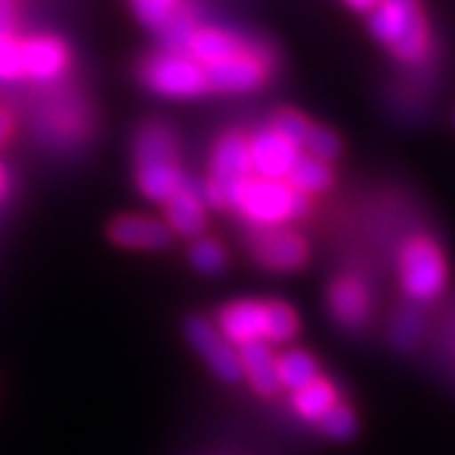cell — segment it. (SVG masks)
Masks as SVG:
<instances>
[{
  "instance_id": "6",
  "label": "cell",
  "mask_w": 455,
  "mask_h": 455,
  "mask_svg": "<svg viewBox=\"0 0 455 455\" xmlns=\"http://www.w3.org/2000/svg\"><path fill=\"white\" fill-rule=\"evenodd\" d=\"M142 82L160 97L193 99L208 92L205 68L185 51H160L142 66Z\"/></svg>"
},
{
  "instance_id": "18",
  "label": "cell",
  "mask_w": 455,
  "mask_h": 455,
  "mask_svg": "<svg viewBox=\"0 0 455 455\" xmlns=\"http://www.w3.org/2000/svg\"><path fill=\"white\" fill-rule=\"evenodd\" d=\"M291 395L293 412H296L301 420H307V423H319L326 412L339 403V390H337V385H334L331 379H324V377L314 379L307 387L291 392Z\"/></svg>"
},
{
  "instance_id": "15",
  "label": "cell",
  "mask_w": 455,
  "mask_h": 455,
  "mask_svg": "<svg viewBox=\"0 0 455 455\" xmlns=\"http://www.w3.org/2000/svg\"><path fill=\"white\" fill-rule=\"evenodd\" d=\"M164 205H167L170 230L188 238H196L205 230V196H203V188H197L193 180H188L185 188L170 197Z\"/></svg>"
},
{
  "instance_id": "31",
  "label": "cell",
  "mask_w": 455,
  "mask_h": 455,
  "mask_svg": "<svg viewBox=\"0 0 455 455\" xmlns=\"http://www.w3.org/2000/svg\"><path fill=\"white\" fill-rule=\"evenodd\" d=\"M352 11H359V13H370L374 5L379 3V0H344Z\"/></svg>"
},
{
  "instance_id": "4",
  "label": "cell",
  "mask_w": 455,
  "mask_h": 455,
  "mask_svg": "<svg viewBox=\"0 0 455 455\" xmlns=\"http://www.w3.org/2000/svg\"><path fill=\"white\" fill-rule=\"evenodd\" d=\"M400 289L410 304L425 307L448 286V260L440 245L427 235H415L400 248Z\"/></svg>"
},
{
  "instance_id": "23",
  "label": "cell",
  "mask_w": 455,
  "mask_h": 455,
  "mask_svg": "<svg viewBox=\"0 0 455 455\" xmlns=\"http://www.w3.org/2000/svg\"><path fill=\"white\" fill-rule=\"evenodd\" d=\"M188 256H190L193 268H196L197 274H203V276H218V274H223L228 268L226 248L218 241H212V238L196 241V243L190 245Z\"/></svg>"
},
{
  "instance_id": "11",
  "label": "cell",
  "mask_w": 455,
  "mask_h": 455,
  "mask_svg": "<svg viewBox=\"0 0 455 455\" xmlns=\"http://www.w3.org/2000/svg\"><path fill=\"white\" fill-rule=\"evenodd\" d=\"M248 152L253 175L266 180H286L296 160L301 157V147L293 145L274 127H263L253 137H248Z\"/></svg>"
},
{
  "instance_id": "28",
  "label": "cell",
  "mask_w": 455,
  "mask_h": 455,
  "mask_svg": "<svg viewBox=\"0 0 455 455\" xmlns=\"http://www.w3.org/2000/svg\"><path fill=\"white\" fill-rule=\"evenodd\" d=\"M132 8H134V13L140 16V20L149 26V28H163L164 23L172 18L175 13V8L172 5H167L163 0H132Z\"/></svg>"
},
{
  "instance_id": "12",
  "label": "cell",
  "mask_w": 455,
  "mask_h": 455,
  "mask_svg": "<svg viewBox=\"0 0 455 455\" xmlns=\"http://www.w3.org/2000/svg\"><path fill=\"white\" fill-rule=\"evenodd\" d=\"M23 76L38 84L61 79L68 68V49L56 36H31L20 41Z\"/></svg>"
},
{
  "instance_id": "8",
  "label": "cell",
  "mask_w": 455,
  "mask_h": 455,
  "mask_svg": "<svg viewBox=\"0 0 455 455\" xmlns=\"http://www.w3.org/2000/svg\"><path fill=\"white\" fill-rule=\"evenodd\" d=\"M185 337L197 355L205 359V364L211 367L218 379H223L228 385L243 379L238 347H233L220 334V329L208 322L205 316H190L185 322Z\"/></svg>"
},
{
  "instance_id": "7",
  "label": "cell",
  "mask_w": 455,
  "mask_h": 455,
  "mask_svg": "<svg viewBox=\"0 0 455 455\" xmlns=\"http://www.w3.org/2000/svg\"><path fill=\"white\" fill-rule=\"evenodd\" d=\"M268 74H271V51L260 44L205 68L208 89L220 94H248L263 86Z\"/></svg>"
},
{
  "instance_id": "13",
  "label": "cell",
  "mask_w": 455,
  "mask_h": 455,
  "mask_svg": "<svg viewBox=\"0 0 455 455\" xmlns=\"http://www.w3.org/2000/svg\"><path fill=\"white\" fill-rule=\"evenodd\" d=\"M256 46V41L245 38L241 33L226 31V28H215V26H205V28H197L188 44V56L197 61L203 68H208L212 64H220L230 56H238L243 51H251Z\"/></svg>"
},
{
  "instance_id": "16",
  "label": "cell",
  "mask_w": 455,
  "mask_h": 455,
  "mask_svg": "<svg viewBox=\"0 0 455 455\" xmlns=\"http://www.w3.org/2000/svg\"><path fill=\"white\" fill-rule=\"evenodd\" d=\"M238 355H241L243 377L251 382V387L259 395H263V397H271L278 390L274 347L266 344V341H251V344L238 347Z\"/></svg>"
},
{
  "instance_id": "21",
  "label": "cell",
  "mask_w": 455,
  "mask_h": 455,
  "mask_svg": "<svg viewBox=\"0 0 455 455\" xmlns=\"http://www.w3.org/2000/svg\"><path fill=\"white\" fill-rule=\"evenodd\" d=\"M286 182L291 185L296 193H301V196H319V193H326V190L331 188L334 172H331L329 163L316 160V157L301 152V157L296 160L293 170L289 172V178H286Z\"/></svg>"
},
{
  "instance_id": "30",
  "label": "cell",
  "mask_w": 455,
  "mask_h": 455,
  "mask_svg": "<svg viewBox=\"0 0 455 455\" xmlns=\"http://www.w3.org/2000/svg\"><path fill=\"white\" fill-rule=\"evenodd\" d=\"M11 130H13V122H11V114L3 112L0 109V145L8 140V134H11Z\"/></svg>"
},
{
  "instance_id": "24",
  "label": "cell",
  "mask_w": 455,
  "mask_h": 455,
  "mask_svg": "<svg viewBox=\"0 0 455 455\" xmlns=\"http://www.w3.org/2000/svg\"><path fill=\"white\" fill-rule=\"evenodd\" d=\"M196 31V16L188 8H175L172 18L160 28L164 41V51H188V44H190V38H193Z\"/></svg>"
},
{
  "instance_id": "10",
  "label": "cell",
  "mask_w": 455,
  "mask_h": 455,
  "mask_svg": "<svg viewBox=\"0 0 455 455\" xmlns=\"http://www.w3.org/2000/svg\"><path fill=\"white\" fill-rule=\"evenodd\" d=\"M326 304L331 319L347 329V331H359L370 324L372 316V291L370 286L355 274L339 276L331 281L329 291H326Z\"/></svg>"
},
{
  "instance_id": "3",
  "label": "cell",
  "mask_w": 455,
  "mask_h": 455,
  "mask_svg": "<svg viewBox=\"0 0 455 455\" xmlns=\"http://www.w3.org/2000/svg\"><path fill=\"white\" fill-rule=\"evenodd\" d=\"M233 211L253 230L283 228L309 212V197L296 193L286 180H266L253 175L238 190Z\"/></svg>"
},
{
  "instance_id": "17",
  "label": "cell",
  "mask_w": 455,
  "mask_h": 455,
  "mask_svg": "<svg viewBox=\"0 0 455 455\" xmlns=\"http://www.w3.org/2000/svg\"><path fill=\"white\" fill-rule=\"evenodd\" d=\"M185 182H188V178L178 167V163L140 164L137 167L140 193L152 203H167L170 197L185 188Z\"/></svg>"
},
{
  "instance_id": "9",
  "label": "cell",
  "mask_w": 455,
  "mask_h": 455,
  "mask_svg": "<svg viewBox=\"0 0 455 455\" xmlns=\"http://www.w3.org/2000/svg\"><path fill=\"white\" fill-rule=\"evenodd\" d=\"M251 253L268 271H299L309 260V243L304 235L289 228H268L256 230L251 238Z\"/></svg>"
},
{
  "instance_id": "22",
  "label": "cell",
  "mask_w": 455,
  "mask_h": 455,
  "mask_svg": "<svg viewBox=\"0 0 455 455\" xmlns=\"http://www.w3.org/2000/svg\"><path fill=\"white\" fill-rule=\"evenodd\" d=\"M425 331L423 309L418 304L405 301L403 307H397L392 314L390 326H387V341L397 352H410Z\"/></svg>"
},
{
  "instance_id": "33",
  "label": "cell",
  "mask_w": 455,
  "mask_h": 455,
  "mask_svg": "<svg viewBox=\"0 0 455 455\" xmlns=\"http://www.w3.org/2000/svg\"><path fill=\"white\" fill-rule=\"evenodd\" d=\"M163 3H167V5H172V8H178V0H163Z\"/></svg>"
},
{
  "instance_id": "27",
  "label": "cell",
  "mask_w": 455,
  "mask_h": 455,
  "mask_svg": "<svg viewBox=\"0 0 455 455\" xmlns=\"http://www.w3.org/2000/svg\"><path fill=\"white\" fill-rule=\"evenodd\" d=\"M18 79H26L20 41L11 33H0V84H11Z\"/></svg>"
},
{
  "instance_id": "25",
  "label": "cell",
  "mask_w": 455,
  "mask_h": 455,
  "mask_svg": "<svg viewBox=\"0 0 455 455\" xmlns=\"http://www.w3.org/2000/svg\"><path fill=\"white\" fill-rule=\"evenodd\" d=\"M316 425H319V430H322L329 440L344 443V440H349L357 433V415H355L352 407L339 400V403L331 407Z\"/></svg>"
},
{
  "instance_id": "19",
  "label": "cell",
  "mask_w": 455,
  "mask_h": 455,
  "mask_svg": "<svg viewBox=\"0 0 455 455\" xmlns=\"http://www.w3.org/2000/svg\"><path fill=\"white\" fill-rule=\"evenodd\" d=\"M178 157V142L175 134L167 130L164 124H147L137 134L134 145V160L140 164H157V163H175Z\"/></svg>"
},
{
  "instance_id": "32",
  "label": "cell",
  "mask_w": 455,
  "mask_h": 455,
  "mask_svg": "<svg viewBox=\"0 0 455 455\" xmlns=\"http://www.w3.org/2000/svg\"><path fill=\"white\" fill-rule=\"evenodd\" d=\"M5 190H8V180H5V172L0 170V200L5 196Z\"/></svg>"
},
{
  "instance_id": "5",
  "label": "cell",
  "mask_w": 455,
  "mask_h": 455,
  "mask_svg": "<svg viewBox=\"0 0 455 455\" xmlns=\"http://www.w3.org/2000/svg\"><path fill=\"white\" fill-rule=\"evenodd\" d=\"M248 178H253L248 137L230 132L220 137V142L212 149L211 178L203 185L205 203L212 208H233L235 196Z\"/></svg>"
},
{
  "instance_id": "1",
  "label": "cell",
  "mask_w": 455,
  "mask_h": 455,
  "mask_svg": "<svg viewBox=\"0 0 455 455\" xmlns=\"http://www.w3.org/2000/svg\"><path fill=\"white\" fill-rule=\"evenodd\" d=\"M370 31L403 64L418 66L430 56V28L418 0H379L370 11Z\"/></svg>"
},
{
  "instance_id": "29",
  "label": "cell",
  "mask_w": 455,
  "mask_h": 455,
  "mask_svg": "<svg viewBox=\"0 0 455 455\" xmlns=\"http://www.w3.org/2000/svg\"><path fill=\"white\" fill-rule=\"evenodd\" d=\"M271 127L281 132L286 140H291L293 145L301 147V142H304V137H307V132L311 127V122L307 116H301V114L296 112H278L274 116V124Z\"/></svg>"
},
{
  "instance_id": "2",
  "label": "cell",
  "mask_w": 455,
  "mask_h": 455,
  "mask_svg": "<svg viewBox=\"0 0 455 455\" xmlns=\"http://www.w3.org/2000/svg\"><path fill=\"white\" fill-rule=\"evenodd\" d=\"M215 326L233 347L251 341L289 344L299 334V316L283 301H235L220 309Z\"/></svg>"
},
{
  "instance_id": "14",
  "label": "cell",
  "mask_w": 455,
  "mask_h": 455,
  "mask_svg": "<svg viewBox=\"0 0 455 455\" xmlns=\"http://www.w3.org/2000/svg\"><path fill=\"white\" fill-rule=\"evenodd\" d=\"M109 238L132 251H163L172 243V230L167 223L145 215H122L109 226Z\"/></svg>"
},
{
  "instance_id": "26",
  "label": "cell",
  "mask_w": 455,
  "mask_h": 455,
  "mask_svg": "<svg viewBox=\"0 0 455 455\" xmlns=\"http://www.w3.org/2000/svg\"><path fill=\"white\" fill-rule=\"evenodd\" d=\"M301 149L304 155H311L316 160H324V163H331L337 155H339V137L334 132H329L326 127H319V124H311L304 142H301Z\"/></svg>"
},
{
  "instance_id": "20",
  "label": "cell",
  "mask_w": 455,
  "mask_h": 455,
  "mask_svg": "<svg viewBox=\"0 0 455 455\" xmlns=\"http://www.w3.org/2000/svg\"><path fill=\"white\" fill-rule=\"evenodd\" d=\"M276 374L278 387L296 392L319 379V362L304 349H286L276 357Z\"/></svg>"
}]
</instances>
